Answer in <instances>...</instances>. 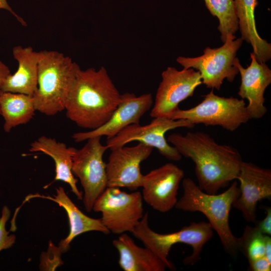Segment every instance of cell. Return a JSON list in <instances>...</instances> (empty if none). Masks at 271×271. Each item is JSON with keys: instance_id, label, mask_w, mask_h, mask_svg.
I'll use <instances>...</instances> for the list:
<instances>
[{"instance_id": "cell-2", "label": "cell", "mask_w": 271, "mask_h": 271, "mask_svg": "<svg viewBox=\"0 0 271 271\" xmlns=\"http://www.w3.org/2000/svg\"><path fill=\"white\" fill-rule=\"evenodd\" d=\"M120 100L104 67L80 69L66 102V116L81 128L95 129L108 120Z\"/></svg>"}, {"instance_id": "cell-29", "label": "cell", "mask_w": 271, "mask_h": 271, "mask_svg": "<svg viewBox=\"0 0 271 271\" xmlns=\"http://www.w3.org/2000/svg\"><path fill=\"white\" fill-rule=\"evenodd\" d=\"M0 9H5L10 12L23 25H26V23L25 21L15 13V12L8 4L7 0H0Z\"/></svg>"}, {"instance_id": "cell-9", "label": "cell", "mask_w": 271, "mask_h": 271, "mask_svg": "<svg viewBox=\"0 0 271 271\" xmlns=\"http://www.w3.org/2000/svg\"><path fill=\"white\" fill-rule=\"evenodd\" d=\"M100 137L87 139L80 149H76L73 157L72 172L83 188L82 201L86 210L91 211L97 199L107 187L106 163L103 160L106 145L101 143Z\"/></svg>"}, {"instance_id": "cell-4", "label": "cell", "mask_w": 271, "mask_h": 271, "mask_svg": "<svg viewBox=\"0 0 271 271\" xmlns=\"http://www.w3.org/2000/svg\"><path fill=\"white\" fill-rule=\"evenodd\" d=\"M80 69L71 58L61 53L39 52L38 88L33 95L36 110L53 116L65 110L68 96Z\"/></svg>"}, {"instance_id": "cell-21", "label": "cell", "mask_w": 271, "mask_h": 271, "mask_svg": "<svg viewBox=\"0 0 271 271\" xmlns=\"http://www.w3.org/2000/svg\"><path fill=\"white\" fill-rule=\"evenodd\" d=\"M241 39L250 44L259 63H265L271 58V44L258 35L255 25L254 10L257 0H233Z\"/></svg>"}, {"instance_id": "cell-3", "label": "cell", "mask_w": 271, "mask_h": 271, "mask_svg": "<svg viewBox=\"0 0 271 271\" xmlns=\"http://www.w3.org/2000/svg\"><path fill=\"white\" fill-rule=\"evenodd\" d=\"M183 194L175 206L187 212H200L207 218L217 233L225 251L235 256L239 248V238L234 236L229 226V214L234 201L240 194L237 183L220 194H209L202 191L190 178L182 180Z\"/></svg>"}, {"instance_id": "cell-19", "label": "cell", "mask_w": 271, "mask_h": 271, "mask_svg": "<svg viewBox=\"0 0 271 271\" xmlns=\"http://www.w3.org/2000/svg\"><path fill=\"white\" fill-rule=\"evenodd\" d=\"M76 150L74 147H68L65 144L57 142L55 139L44 136L32 142L29 149L31 152H40L51 157L56 168L54 182L61 181L67 183L77 199L82 200L83 193L78 190L76 185L77 179L72 172L73 157Z\"/></svg>"}, {"instance_id": "cell-31", "label": "cell", "mask_w": 271, "mask_h": 271, "mask_svg": "<svg viewBox=\"0 0 271 271\" xmlns=\"http://www.w3.org/2000/svg\"><path fill=\"white\" fill-rule=\"evenodd\" d=\"M264 256L271 262V237L265 235Z\"/></svg>"}, {"instance_id": "cell-24", "label": "cell", "mask_w": 271, "mask_h": 271, "mask_svg": "<svg viewBox=\"0 0 271 271\" xmlns=\"http://www.w3.org/2000/svg\"><path fill=\"white\" fill-rule=\"evenodd\" d=\"M265 235L255 226H247L239 238V248L242 249L248 261L264 256Z\"/></svg>"}, {"instance_id": "cell-5", "label": "cell", "mask_w": 271, "mask_h": 271, "mask_svg": "<svg viewBox=\"0 0 271 271\" xmlns=\"http://www.w3.org/2000/svg\"><path fill=\"white\" fill-rule=\"evenodd\" d=\"M213 228L209 222H192L180 230L169 233H159L153 230L149 225V215L146 212L131 231L132 235L152 250L165 264L167 268L173 270L174 265L168 259L172 247L182 243L191 246L192 253L183 259L185 265H192L201 259L204 245L212 237Z\"/></svg>"}, {"instance_id": "cell-27", "label": "cell", "mask_w": 271, "mask_h": 271, "mask_svg": "<svg viewBox=\"0 0 271 271\" xmlns=\"http://www.w3.org/2000/svg\"><path fill=\"white\" fill-rule=\"evenodd\" d=\"M249 270L252 271H270L271 262L264 256L255 260H249Z\"/></svg>"}, {"instance_id": "cell-8", "label": "cell", "mask_w": 271, "mask_h": 271, "mask_svg": "<svg viewBox=\"0 0 271 271\" xmlns=\"http://www.w3.org/2000/svg\"><path fill=\"white\" fill-rule=\"evenodd\" d=\"M141 192L131 193L119 188L107 187L95 202L93 209L101 214L100 219L109 232H130L143 217Z\"/></svg>"}, {"instance_id": "cell-23", "label": "cell", "mask_w": 271, "mask_h": 271, "mask_svg": "<svg viewBox=\"0 0 271 271\" xmlns=\"http://www.w3.org/2000/svg\"><path fill=\"white\" fill-rule=\"evenodd\" d=\"M206 8L219 21L217 27L220 39L224 42L229 34L234 35L239 29L233 0H204Z\"/></svg>"}, {"instance_id": "cell-28", "label": "cell", "mask_w": 271, "mask_h": 271, "mask_svg": "<svg viewBox=\"0 0 271 271\" xmlns=\"http://www.w3.org/2000/svg\"><path fill=\"white\" fill-rule=\"evenodd\" d=\"M265 217L261 221L256 222L255 227L263 234L271 235V208L266 209Z\"/></svg>"}, {"instance_id": "cell-26", "label": "cell", "mask_w": 271, "mask_h": 271, "mask_svg": "<svg viewBox=\"0 0 271 271\" xmlns=\"http://www.w3.org/2000/svg\"><path fill=\"white\" fill-rule=\"evenodd\" d=\"M11 215V211L7 206H4L0 218V251L12 247L15 243L16 236L9 235V232L6 228V223Z\"/></svg>"}, {"instance_id": "cell-30", "label": "cell", "mask_w": 271, "mask_h": 271, "mask_svg": "<svg viewBox=\"0 0 271 271\" xmlns=\"http://www.w3.org/2000/svg\"><path fill=\"white\" fill-rule=\"evenodd\" d=\"M11 73L9 67L0 61V91L1 87L3 81Z\"/></svg>"}, {"instance_id": "cell-25", "label": "cell", "mask_w": 271, "mask_h": 271, "mask_svg": "<svg viewBox=\"0 0 271 271\" xmlns=\"http://www.w3.org/2000/svg\"><path fill=\"white\" fill-rule=\"evenodd\" d=\"M62 252L59 247L54 245L50 240L48 251L43 252L41 256L40 268L43 270H54L62 265L61 259Z\"/></svg>"}, {"instance_id": "cell-22", "label": "cell", "mask_w": 271, "mask_h": 271, "mask_svg": "<svg viewBox=\"0 0 271 271\" xmlns=\"http://www.w3.org/2000/svg\"><path fill=\"white\" fill-rule=\"evenodd\" d=\"M36 111L33 96L0 91V115L4 119L5 132H9L17 126L29 122Z\"/></svg>"}, {"instance_id": "cell-16", "label": "cell", "mask_w": 271, "mask_h": 271, "mask_svg": "<svg viewBox=\"0 0 271 271\" xmlns=\"http://www.w3.org/2000/svg\"><path fill=\"white\" fill-rule=\"evenodd\" d=\"M250 58V64L246 68L242 67L238 58L235 59L234 63L241 77L238 94L248 100L246 108L250 118L259 119L267 112L264 93L271 83V70L265 63H259L253 52Z\"/></svg>"}, {"instance_id": "cell-10", "label": "cell", "mask_w": 271, "mask_h": 271, "mask_svg": "<svg viewBox=\"0 0 271 271\" xmlns=\"http://www.w3.org/2000/svg\"><path fill=\"white\" fill-rule=\"evenodd\" d=\"M195 124L186 119L155 117L147 125H141L139 123L126 126L114 137L107 139L106 145L111 150L124 146L129 142L138 141L156 148L168 160L179 161L182 156L174 147L168 143L165 133L177 128H193Z\"/></svg>"}, {"instance_id": "cell-13", "label": "cell", "mask_w": 271, "mask_h": 271, "mask_svg": "<svg viewBox=\"0 0 271 271\" xmlns=\"http://www.w3.org/2000/svg\"><path fill=\"white\" fill-rule=\"evenodd\" d=\"M184 171L177 165L166 163L143 176L142 198L154 210L166 213L175 207Z\"/></svg>"}, {"instance_id": "cell-7", "label": "cell", "mask_w": 271, "mask_h": 271, "mask_svg": "<svg viewBox=\"0 0 271 271\" xmlns=\"http://www.w3.org/2000/svg\"><path fill=\"white\" fill-rule=\"evenodd\" d=\"M242 42L241 38L236 39L234 35L229 34L222 46L213 49L208 47L199 57L180 56L176 61L185 69L198 71L202 83L207 88L219 90L225 79L232 82L239 73L234 62Z\"/></svg>"}, {"instance_id": "cell-15", "label": "cell", "mask_w": 271, "mask_h": 271, "mask_svg": "<svg viewBox=\"0 0 271 271\" xmlns=\"http://www.w3.org/2000/svg\"><path fill=\"white\" fill-rule=\"evenodd\" d=\"M153 102L151 93L138 96L128 92L121 94L119 104L107 122L96 129L74 133L72 138L76 142L95 137L111 138L126 126L140 123L141 117L150 109Z\"/></svg>"}, {"instance_id": "cell-1", "label": "cell", "mask_w": 271, "mask_h": 271, "mask_svg": "<svg viewBox=\"0 0 271 271\" xmlns=\"http://www.w3.org/2000/svg\"><path fill=\"white\" fill-rule=\"evenodd\" d=\"M167 141L182 156L194 163L198 185L204 192L217 194L237 179L243 161L234 148L219 144L200 131L188 132L185 135L173 133Z\"/></svg>"}, {"instance_id": "cell-14", "label": "cell", "mask_w": 271, "mask_h": 271, "mask_svg": "<svg viewBox=\"0 0 271 271\" xmlns=\"http://www.w3.org/2000/svg\"><path fill=\"white\" fill-rule=\"evenodd\" d=\"M237 180L240 194L232 206L242 213L247 222H256L258 203L271 197V170L243 161Z\"/></svg>"}, {"instance_id": "cell-12", "label": "cell", "mask_w": 271, "mask_h": 271, "mask_svg": "<svg viewBox=\"0 0 271 271\" xmlns=\"http://www.w3.org/2000/svg\"><path fill=\"white\" fill-rule=\"evenodd\" d=\"M154 148L139 143L111 150L106 171L108 187L126 188L136 191L141 187L144 175L141 164L148 158Z\"/></svg>"}, {"instance_id": "cell-6", "label": "cell", "mask_w": 271, "mask_h": 271, "mask_svg": "<svg viewBox=\"0 0 271 271\" xmlns=\"http://www.w3.org/2000/svg\"><path fill=\"white\" fill-rule=\"evenodd\" d=\"M170 118L186 119L195 125H218L230 131L251 119L243 99L219 96L213 90L198 105L188 109L178 108Z\"/></svg>"}, {"instance_id": "cell-11", "label": "cell", "mask_w": 271, "mask_h": 271, "mask_svg": "<svg viewBox=\"0 0 271 271\" xmlns=\"http://www.w3.org/2000/svg\"><path fill=\"white\" fill-rule=\"evenodd\" d=\"M202 83L198 71L193 68L178 70L173 67H167L162 73V81L150 116L170 118L179 108V104L193 96L196 88Z\"/></svg>"}, {"instance_id": "cell-20", "label": "cell", "mask_w": 271, "mask_h": 271, "mask_svg": "<svg viewBox=\"0 0 271 271\" xmlns=\"http://www.w3.org/2000/svg\"><path fill=\"white\" fill-rule=\"evenodd\" d=\"M119 254L118 264L124 271H164V262L149 248L136 244L126 233L113 240Z\"/></svg>"}, {"instance_id": "cell-17", "label": "cell", "mask_w": 271, "mask_h": 271, "mask_svg": "<svg viewBox=\"0 0 271 271\" xmlns=\"http://www.w3.org/2000/svg\"><path fill=\"white\" fill-rule=\"evenodd\" d=\"M14 58L18 68L3 81L1 91L22 93L33 96L38 88V68L39 52L30 47L17 46L13 49Z\"/></svg>"}, {"instance_id": "cell-18", "label": "cell", "mask_w": 271, "mask_h": 271, "mask_svg": "<svg viewBox=\"0 0 271 271\" xmlns=\"http://www.w3.org/2000/svg\"><path fill=\"white\" fill-rule=\"evenodd\" d=\"M56 191V195L53 197L37 194L30 195L26 198L28 200L34 197L47 199L57 203L66 211L69 219L70 231L68 236L59 242L58 247L62 253L67 251L73 239L82 233L91 231H99L105 234L110 233L100 218H91L82 212L69 198L63 187H59Z\"/></svg>"}]
</instances>
